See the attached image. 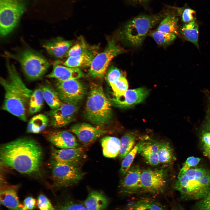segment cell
<instances>
[{"instance_id": "1", "label": "cell", "mask_w": 210, "mask_h": 210, "mask_svg": "<svg viewBox=\"0 0 210 210\" xmlns=\"http://www.w3.org/2000/svg\"><path fill=\"white\" fill-rule=\"evenodd\" d=\"M42 152L35 140L28 138L18 139L2 145L0 150L1 163L23 174L38 171Z\"/></svg>"}, {"instance_id": "2", "label": "cell", "mask_w": 210, "mask_h": 210, "mask_svg": "<svg viewBox=\"0 0 210 210\" xmlns=\"http://www.w3.org/2000/svg\"><path fill=\"white\" fill-rule=\"evenodd\" d=\"M6 64L7 77H1L0 79V84L4 91L1 109L25 122L27 110L33 91L26 86L15 65L8 58Z\"/></svg>"}, {"instance_id": "3", "label": "cell", "mask_w": 210, "mask_h": 210, "mask_svg": "<svg viewBox=\"0 0 210 210\" xmlns=\"http://www.w3.org/2000/svg\"><path fill=\"white\" fill-rule=\"evenodd\" d=\"M174 188L183 199L200 200L210 191V171L195 168L179 172Z\"/></svg>"}, {"instance_id": "4", "label": "cell", "mask_w": 210, "mask_h": 210, "mask_svg": "<svg viewBox=\"0 0 210 210\" xmlns=\"http://www.w3.org/2000/svg\"><path fill=\"white\" fill-rule=\"evenodd\" d=\"M112 115L111 102L102 88L98 84H92L85 106L86 118L98 127H103L110 122Z\"/></svg>"}, {"instance_id": "5", "label": "cell", "mask_w": 210, "mask_h": 210, "mask_svg": "<svg viewBox=\"0 0 210 210\" xmlns=\"http://www.w3.org/2000/svg\"><path fill=\"white\" fill-rule=\"evenodd\" d=\"M166 12L153 15H141L127 22L120 33L122 40L130 46L142 44L148 33L167 15Z\"/></svg>"}, {"instance_id": "6", "label": "cell", "mask_w": 210, "mask_h": 210, "mask_svg": "<svg viewBox=\"0 0 210 210\" xmlns=\"http://www.w3.org/2000/svg\"><path fill=\"white\" fill-rule=\"evenodd\" d=\"M4 56L18 61L25 76L30 80L42 78L50 66L42 55L28 48L21 49L14 53L5 52Z\"/></svg>"}, {"instance_id": "7", "label": "cell", "mask_w": 210, "mask_h": 210, "mask_svg": "<svg viewBox=\"0 0 210 210\" xmlns=\"http://www.w3.org/2000/svg\"><path fill=\"white\" fill-rule=\"evenodd\" d=\"M25 9L22 0H0V33L2 37L17 27Z\"/></svg>"}, {"instance_id": "8", "label": "cell", "mask_w": 210, "mask_h": 210, "mask_svg": "<svg viewBox=\"0 0 210 210\" xmlns=\"http://www.w3.org/2000/svg\"><path fill=\"white\" fill-rule=\"evenodd\" d=\"M123 51L122 48L117 45L113 40L108 41L104 50L96 55L93 59L90 67L89 75L94 78L104 77L110 62Z\"/></svg>"}, {"instance_id": "9", "label": "cell", "mask_w": 210, "mask_h": 210, "mask_svg": "<svg viewBox=\"0 0 210 210\" xmlns=\"http://www.w3.org/2000/svg\"><path fill=\"white\" fill-rule=\"evenodd\" d=\"M52 163V176L55 184L59 186L74 184L81 180L85 174L78 166L53 161Z\"/></svg>"}, {"instance_id": "10", "label": "cell", "mask_w": 210, "mask_h": 210, "mask_svg": "<svg viewBox=\"0 0 210 210\" xmlns=\"http://www.w3.org/2000/svg\"><path fill=\"white\" fill-rule=\"evenodd\" d=\"M142 192L156 194L163 193L167 183V174L164 169H147L141 171Z\"/></svg>"}, {"instance_id": "11", "label": "cell", "mask_w": 210, "mask_h": 210, "mask_svg": "<svg viewBox=\"0 0 210 210\" xmlns=\"http://www.w3.org/2000/svg\"><path fill=\"white\" fill-rule=\"evenodd\" d=\"M55 88L62 102L77 104L83 98L85 90L83 85L77 79L57 80Z\"/></svg>"}, {"instance_id": "12", "label": "cell", "mask_w": 210, "mask_h": 210, "mask_svg": "<svg viewBox=\"0 0 210 210\" xmlns=\"http://www.w3.org/2000/svg\"><path fill=\"white\" fill-rule=\"evenodd\" d=\"M78 109L77 104L62 102L59 107L46 113L49 118L50 125L57 128L65 126L71 122Z\"/></svg>"}, {"instance_id": "13", "label": "cell", "mask_w": 210, "mask_h": 210, "mask_svg": "<svg viewBox=\"0 0 210 210\" xmlns=\"http://www.w3.org/2000/svg\"><path fill=\"white\" fill-rule=\"evenodd\" d=\"M69 130L76 135L83 144L89 145L109 132L107 130L92 126L85 123H77L72 125Z\"/></svg>"}, {"instance_id": "14", "label": "cell", "mask_w": 210, "mask_h": 210, "mask_svg": "<svg viewBox=\"0 0 210 210\" xmlns=\"http://www.w3.org/2000/svg\"><path fill=\"white\" fill-rule=\"evenodd\" d=\"M141 172L138 165L130 167L120 181V191L125 194L142 192L141 182Z\"/></svg>"}, {"instance_id": "15", "label": "cell", "mask_w": 210, "mask_h": 210, "mask_svg": "<svg viewBox=\"0 0 210 210\" xmlns=\"http://www.w3.org/2000/svg\"><path fill=\"white\" fill-rule=\"evenodd\" d=\"M53 161L65 164L78 166L85 156L83 148L53 149L51 153Z\"/></svg>"}, {"instance_id": "16", "label": "cell", "mask_w": 210, "mask_h": 210, "mask_svg": "<svg viewBox=\"0 0 210 210\" xmlns=\"http://www.w3.org/2000/svg\"><path fill=\"white\" fill-rule=\"evenodd\" d=\"M148 91L143 88L127 90L123 95L113 98L111 100L119 107H125L142 102L147 97Z\"/></svg>"}, {"instance_id": "17", "label": "cell", "mask_w": 210, "mask_h": 210, "mask_svg": "<svg viewBox=\"0 0 210 210\" xmlns=\"http://www.w3.org/2000/svg\"><path fill=\"white\" fill-rule=\"evenodd\" d=\"M46 134L49 141L59 148H74L80 147L75 137L68 131H51Z\"/></svg>"}, {"instance_id": "18", "label": "cell", "mask_w": 210, "mask_h": 210, "mask_svg": "<svg viewBox=\"0 0 210 210\" xmlns=\"http://www.w3.org/2000/svg\"><path fill=\"white\" fill-rule=\"evenodd\" d=\"M159 142L151 139H145L138 143V152L147 163L153 166L160 163L158 156Z\"/></svg>"}, {"instance_id": "19", "label": "cell", "mask_w": 210, "mask_h": 210, "mask_svg": "<svg viewBox=\"0 0 210 210\" xmlns=\"http://www.w3.org/2000/svg\"><path fill=\"white\" fill-rule=\"evenodd\" d=\"M84 76V73L79 68L69 67L56 63L53 65L52 71L46 77L64 81L77 79Z\"/></svg>"}, {"instance_id": "20", "label": "cell", "mask_w": 210, "mask_h": 210, "mask_svg": "<svg viewBox=\"0 0 210 210\" xmlns=\"http://www.w3.org/2000/svg\"><path fill=\"white\" fill-rule=\"evenodd\" d=\"M74 42L72 40H66L58 37L45 42L43 46L50 55L61 58L65 56L73 46Z\"/></svg>"}, {"instance_id": "21", "label": "cell", "mask_w": 210, "mask_h": 210, "mask_svg": "<svg viewBox=\"0 0 210 210\" xmlns=\"http://www.w3.org/2000/svg\"><path fill=\"white\" fill-rule=\"evenodd\" d=\"M108 204V200L104 194L92 190L89 192L83 205L88 210H106Z\"/></svg>"}, {"instance_id": "22", "label": "cell", "mask_w": 210, "mask_h": 210, "mask_svg": "<svg viewBox=\"0 0 210 210\" xmlns=\"http://www.w3.org/2000/svg\"><path fill=\"white\" fill-rule=\"evenodd\" d=\"M0 200L8 210H22L23 205L20 202L16 190L14 188L2 189L0 191Z\"/></svg>"}, {"instance_id": "23", "label": "cell", "mask_w": 210, "mask_h": 210, "mask_svg": "<svg viewBox=\"0 0 210 210\" xmlns=\"http://www.w3.org/2000/svg\"><path fill=\"white\" fill-rule=\"evenodd\" d=\"M125 210H166L157 201L148 198H143L130 202Z\"/></svg>"}, {"instance_id": "24", "label": "cell", "mask_w": 210, "mask_h": 210, "mask_svg": "<svg viewBox=\"0 0 210 210\" xmlns=\"http://www.w3.org/2000/svg\"><path fill=\"white\" fill-rule=\"evenodd\" d=\"M100 142L103 154L104 157L113 158L119 154L120 141L118 138L113 136H106L102 138Z\"/></svg>"}, {"instance_id": "25", "label": "cell", "mask_w": 210, "mask_h": 210, "mask_svg": "<svg viewBox=\"0 0 210 210\" xmlns=\"http://www.w3.org/2000/svg\"><path fill=\"white\" fill-rule=\"evenodd\" d=\"M44 100L51 108L54 110L59 107L62 103L55 88L46 81L41 88Z\"/></svg>"}, {"instance_id": "26", "label": "cell", "mask_w": 210, "mask_h": 210, "mask_svg": "<svg viewBox=\"0 0 210 210\" xmlns=\"http://www.w3.org/2000/svg\"><path fill=\"white\" fill-rule=\"evenodd\" d=\"M95 55L93 51L76 56L69 57L63 64L72 68L90 67Z\"/></svg>"}, {"instance_id": "27", "label": "cell", "mask_w": 210, "mask_h": 210, "mask_svg": "<svg viewBox=\"0 0 210 210\" xmlns=\"http://www.w3.org/2000/svg\"><path fill=\"white\" fill-rule=\"evenodd\" d=\"M49 122L47 115L39 114L32 117L29 121L27 131L28 133L37 134L45 129Z\"/></svg>"}, {"instance_id": "28", "label": "cell", "mask_w": 210, "mask_h": 210, "mask_svg": "<svg viewBox=\"0 0 210 210\" xmlns=\"http://www.w3.org/2000/svg\"><path fill=\"white\" fill-rule=\"evenodd\" d=\"M180 32L185 39L199 48V26L194 20L185 24L181 29Z\"/></svg>"}, {"instance_id": "29", "label": "cell", "mask_w": 210, "mask_h": 210, "mask_svg": "<svg viewBox=\"0 0 210 210\" xmlns=\"http://www.w3.org/2000/svg\"><path fill=\"white\" fill-rule=\"evenodd\" d=\"M178 18L170 13L167 14L161 20L157 30L161 32L177 35L178 34Z\"/></svg>"}, {"instance_id": "30", "label": "cell", "mask_w": 210, "mask_h": 210, "mask_svg": "<svg viewBox=\"0 0 210 210\" xmlns=\"http://www.w3.org/2000/svg\"><path fill=\"white\" fill-rule=\"evenodd\" d=\"M158 156L160 163L167 164L175 160V156L169 143L165 141L159 142Z\"/></svg>"}, {"instance_id": "31", "label": "cell", "mask_w": 210, "mask_h": 210, "mask_svg": "<svg viewBox=\"0 0 210 210\" xmlns=\"http://www.w3.org/2000/svg\"><path fill=\"white\" fill-rule=\"evenodd\" d=\"M44 100L41 88H38L33 91L28 106L29 114L32 115L40 111L43 107Z\"/></svg>"}, {"instance_id": "32", "label": "cell", "mask_w": 210, "mask_h": 210, "mask_svg": "<svg viewBox=\"0 0 210 210\" xmlns=\"http://www.w3.org/2000/svg\"><path fill=\"white\" fill-rule=\"evenodd\" d=\"M136 137L135 134L131 132L126 133L122 136L118 154L120 159H123L134 147Z\"/></svg>"}, {"instance_id": "33", "label": "cell", "mask_w": 210, "mask_h": 210, "mask_svg": "<svg viewBox=\"0 0 210 210\" xmlns=\"http://www.w3.org/2000/svg\"><path fill=\"white\" fill-rule=\"evenodd\" d=\"M148 35L151 37L158 44L165 45L170 43L176 38L174 34L161 32L158 30L149 32Z\"/></svg>"}, {"instance_id": "34", "label": "cell", "mask_w": 210, "mask_h": 210, "mask_svg": "<svg viewBox=\"0 0 210 210\" xmlns=\"http://www.w3.org/2000/svg\"><path fill=\"white\" fill-rule=\"evenodd\" d=\"M113 92L115 97L123 95L127 90L128 83L123 76L109 83Z\"/></svg>"}, {"instance_id": "35", "label": "cell", "mask_w": 210, "mask_h": 210, "mask_svg": "<svg viewBox=\"0 0 210 210\" xmlns=\"http://www.w3.org/2000/svg\"><path fill=\"white\" fill-rule=\"evenodd\" d=\"M83 41H81L73 46L67 52L65 56L67 57H75L93 51Z\"/></svg>"}, {"instance_id": "36", "label": "cell", "mask_w": 210, "mask_h": 210, "mask_svg": "<svg viewBox=\"0 0 210 210\" xmlns=\"http://www.w3.org/2000/svg\"><path fill=\"white\" fill-rule=\"evenodd\" d=\"M138 143L134 146L132 150L123 158L122 162L120 172L125 175L130 168L138 152Z\"/></svg>"}, {"instance_id": "37", "label": "cell", "mask_w": 210, "mask_h": 210, "mask_svg": "<svg viewBox=\"0 0 210 210\" xmlns=\"http://www.w3.org/2000/svg\"><path fill=\"white\" fill-rule=\"evenodd\" d=\"M37 204L40 210H56L48 198L43 194H41L38 196Z\"/></svg>"}, {"instance_id": "38", "label": "cell", "mask_w": 210, "mask_h": 210, "mask_svg": "<svg viewBox=\"0 0 210 210\" xmlns=\"http://www.w3.org/2000/svg\"><path fill=\"white\" fill-rule=\"evenodd\" d=\"M56 210H88L83 204L72 202H67Z\"/></svg>"}, {"instance_id": "39", "label": "cell", "mask_w": 210, "mask_h": 210, "mask_svg": "<svg viewBox=\"0 0 210 210\" xmlns=\"http://www.w3.org/2000/svg\"><path fill=\"white\" fill-rule=\"evenodd\" d=\"M200 158L193 156L188 158L184 163L181 169L179 172L183 173L188 170L192 167L197 165L200 162Z\"/></svg>"}, {"instance_id": "40", "label": "cell", "mask_w": 210, "mask_h": 210, "mask_svg": "<svg viewBox=\"0 0 210 210\" xmlns=\"http://www.w3.org/2000/svg\"><path fill=\"white\" fill-rule=\"evenodd\" d=\"M195 210H210V191L196 204Z\"/></svg>"}, {"instance_id": "41", "label": "cell", "mask_w": 210, "mask_h": 210, "mask_svg": "<svg viewBox=\"0 0 210 210\" xmlns=\"http://www.w3.org/2000/svg\"><path fill=\"white\" fill-rule=\"evenodd\" d=\"M195 11L192 9L187 8L183 10L181 13L182 21L185 23H188L194 20Z\"/></svg>"}, {"instance_id": "42", "label": "cell", "mask_w": 210, "mask_h": 210, "mask_svg": "<svg viewBox=\"0 0 210 210\" xmlns=\"http://www.w3.org/2000/svg\"><path fill=\"white\" fill-rule=\"evenodd\" d=\"M36 200L32 197H28L24 200L22 210H33L36 208Z\"/></svg>"}, {"instance_id": "43", "label": "cell", "mask_w": 210, "mask_h": 210, "mask_svg": "<svg viewBox=\"0 0 210 210\" xmlns=\"http://www.w3.org/2000/svg\"><path fill=\"white\" fill-rule=\"evenodd\" d=\"M202 140L203 145L210 146V133H204L202 136Z\"/></svg>"}, {"instance_id": "44", "label": "cell", "mask_w": 210, "mask_h": 210, "mask_svg": "<svg viewBox=\"0 0 210 210\" xmlns=\"http://www.w3.org/2000/svg\"><path fill=\"white\" fill-rule=\"evenodd\" d=\"M203 147L204 154L207 157L210 161V146L204 145Z\"/></svg>"}, {"instance_id": "45", "label": "cell", "mask_w": 210, "mask_h": 210, "mask_svg": "<svg viewBox=\"0 0 210 210\" xmlns=\"http://www.w3.org/2000/svg\"><path fill=\"white\" fill-rule=\"evenodd\" d=\"M135 4H143L146 3L150 0H128Z\"/></svg>"}, {"instance_id": "46", "label": "cell", "mask_w": 210, "mask_h": 210, "mask_svg": "<svg viewBox=\"0 0 210 210\" xmlns=\"http://www.w3.org/2000/svg\"><path fill=\"white\" fill-rule=\"evenodd\" d=\"M170 210H185L180 205L173 206Z\"/></svg>"}]
</instances>
